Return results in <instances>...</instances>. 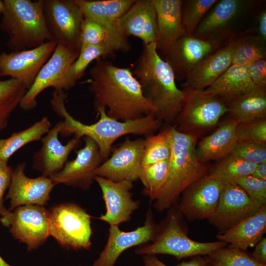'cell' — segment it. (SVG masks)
Masks as SVG:
<instances>
[{
    "mask_svg": "<svg viewBox=\"0 0 266 266\" xmlns=\"http://www.w3.org/2000/svg\"><path fill=\"white\" fill-rule=\"evenodd\" d=\"M88 89L96 107L106 109L107 115L122 121L133 120L156 110L144 98L141 87L130 68L120 67L99 58L89 71Z\"/></svg>",
    "mask_w": 266,
    "mask_h": 266,
    "instance_id": "1",
    "label": "cell"
},
{
    "mask_svg": "<svg viewBox=\"0 0 266 266\" xmlns=\"http://www.w3.org/2000/svg\"><path fill=\"white\" fill-rule=\"evenodd\" d=\"M66 98L63 90H54L51 100L53 110L64 119L60 134L63 136L73 134L81 138L90 137L98 146L103 160L109 156L113 143L119 137L127 134L146 136L153 134L161 126L162 122L154 113L135 120L122 121L109 117L102 106L96 107L100 116L97 122L83 124L68 113L65 103Z\"/></svg>",
    "mask_w": 266,
    "mask_h": 266,
    "instance_id": "2",
    "label": "cell"
},
{
    "mask_svg": "<svg viewBox=\"0 0 266 266\" xmlns=\"http://www.w3.org/2000/svg\"><path fill=\"white\" fill-rule=\"evenodd\" d=\"M132 72L144 98L156 110V117L167 124L175 121L186 94L177 87L174 72L158 54L155 42L144 45Z\"/></svg>",
    "mask_w": 266,
    "mask_h": 266,
    "instance_id": "3",
    "label": "cell"
},
{
    "mask_svg": "<svg viewBox=\"0 0 266 266\" xmlns=\"http://www.w3.org/2000/svg\"><path fill=\"white\" fill-rule=\"evenodd\" d=\"M0 23L12 52L34 48L51 41L43 12V0H4Z\"/></svg>",
    "mask_w": 266,
    "mask_h": 266,
    "instance_id": "4",
    "label": "cell"
},
{
    "mask_svg": "<svg viewBox=\"0 0 266 266\" xmlns=\"http://www.w3.org/2000/svg\"><path fill=\"white\" fill-rule=\"evenodd\" d=\"M165 218L158 224L154 240L138 246L134 252L138 255L166 254L178 260L190 257L205 256L212 251L227 246L224 242L196 241L187 235L183 223V216L178 203L168 209Z\"/></svg>",
    "mask_w": 266,
    "mask_h": 266,
    "instance_id": "5",
    "label": "cell"
},
{
    "mask_svg": "<svg viewBox=\"0 0 266 266\" xmlns=\"http://www.w3.org/2000/svg\"><path fill=\"white\" fill-rule=\"evenodd\" d=\"M171 146L167 179L154 200V207L161 212L177 202L182 193L191 184L207 175L205 163L201 162L196 149H187L168 138Z\"/></svg>",
    "mask_w": 266,
    "mask_h": 266,
    "instance_id": "6",
    "label": "cell"
},
{
    "mask_svg": "<svg viewBox=\"0 0 266 266\" xmlns=\"http://www.w3.org/2000/svg\"><path fill=\"white\" fill-rule=\"evenodd\" d=\"M91 216L79 205L64 203L48 210L49 235L64 248L78 250L91 246Z\"/></svg>",
    "mask_w": 266,
    "mask_h": 266,
    "instance_id": "7",
    "label": "cell"
},
{
    "mask_svg": "<svg viewBox=\"0 0 266 266\" xmlns=\"http://www.w3.org/2000/svg\"><path fill=\"white\" fill-rule=\"evenodd\" d=\"M186 94L175 120L179 132H195L215 126L228 109L225 100L204 90L183 89Z\"/></svg>",
    "mask_w": 266,
    "mask_h": 266,
    "instance_id": "8",
    "label": "cell"
},
{
    "mask_svg": "<svg viewBox=\"0 0 266 266\" xmlns=\"http://www.w3.org/2000/svg\"><path fill=\"white\" fill-rule=\"evenodd\" d=\"M43 12L51 41L79 52L84 16L73 0H43Z\"/></svg>",
    "mask_w": 266,
    "mask_h": 266,
    "instance_id": "9",
    "label": "cell"
},
{
    "mask_svg": "<svg viewBox=\"0 0 266 266\" xmlns=\"http://www.w3.org/2000/svg\"><path fill=\"white\" fill-rule=\"evenodd\" d=\"M0 222L30 251L38 248L50 236L48 210L43 206L26 205L8 210L0 217Z\"/></svg>",
    "mask_w": 266,
    "mask_h": 266,
    "instance_id": "10",
    "label": "cell"
},
{
    "mask_svg": "<svg viewBox=\"0 0 266 266\" xmlns=\"http://www.w3.org/2000/svg\"><path fill=\"white\" fill-rule=\"evenodd\" d=\"M79 52L61 45H57L53 54L38 72L33 84L23 97L20 107L28 110L36 105L38 95L48 87L55 90H68L67 73Z\"/></svg>",
    "mask_w": 266,
    "mask_h": 266,
    "instance_id": "11",
    "label": "cell"
},
{
    "mask_svg": "<svg viewBox=\"0 0 266 266\" xmlns=\"http://www.w3.org/2000/svg\"><path fill=\"white\" fill-rule=\"evenodd\" d=\"M56 46L49 41L31 49L0 53V76L16 79L28 90Z\"/></svg>",
    "mask_w": 266,
    "mask_h": 266,
    "instance_id": "12",
    "label": "cell"
},
{
    "mask_svg": "<svg viewBox=\"0 0 266 266\" xmlns=\"http://www.w3.org/2000/svg\"><path fill=\"white\" fill-rule=\"evenodd\" d=\"M106 243L92 266H114L121 254L128 249L152 242L156 235L158 224L154 219L150 207L143 225L135 230L124 232L119 226H109Z\"/></svg>",
    "mask_w": 266,
    "mask_h": 266,
    "instance_id": "13",
    "label": "cell"
},
{
    "mask_svg": "<svg viewBox=\"0 0 266 266\" xmlns=\"http://www.w3.org/2000/svg\"><path fill=\"white\" fill-rule=\"evenodd\" d=\"M262 207L253 201L236 183H226L215 210L207 220L221 233L255 214Z\"/></svg>",
    "mask_w": 266,
    "mask_h": 266,
    "instance_id": "14",
    "label": "cell"
},
{
    "mask_svg": "<svg viewBox=\"0 0 266 266\" xmlns=\"http://www.w3.org/2000/svg\"><path fill=\"white\" fill-rule=\"evenodd\" d=\"M85 145L76 153L75 158L67 161L57 173L50 177L54 185L63 184L83 190L90 188L96 169L102 159L98 146L89 137H84Z\"/></svg>",
    "mask_w": 266,
    "mask_h": 266,
    "instance_id": "15",
    "label": "cell"
},
{
    "mask_svg": "<svg viewBox=\"0 0 266 266\" xmlns=\"http://www.w3.org/2000/svg\"><path fill=\"white\" fill-rule=\"evenodd\" d=\"M221 47V43L184 35L160 57L172 69L175 79H185L201 61Z\"/></svg>",
    "mask_w": 266,
    "mask_h": 266,
    "instance_id": "16",
    "label": "cell"
},
{
    "mask_svg": "<svg viewBox=\"0 0 266 266\" xmlns=\"http://www.w3.org/2000/svg\"><path fill=\"white\" fill-rule=\"evenodd\" d=\"M224 185L206 175L189 186L178 203L183 217L190 221L207 219L215 210Z\"/></svg>",
    "mask_w": 266,
    "mask_h": 266,
    "instance_id": "17",
    "label": "cell"
},
{
    "mask_svg": "<svg viewBox=\"0 0 266 266\" xmlns=\"http://www.w3.org/2000/svg\"><path fill=\"white\" fill-rule=\"evenodd\" d=\"M144 139L127 138L111 157L96 169L95 174L113 181L138 180L141 167Z\"/></svg>",
    "mask_w": 266,
    "mask_h": 266,
    "instance_id": "18",
    "label": "cell"
},
{
    "mask_svg": "<svg viewBox=\"0 0 266 266\" xmlns=\"http://www.w3.org/2000/svg\"><path fill=\"white\" fill-rule=\"evenodd\" d=\"M102 192L106 211L99 218L109 225L119 226L128 222L133 212L139 207L140 201L132 199V182H115L96 175L94 178Z\"/></svg>",
    "mask_w": 266,
    "mask_h": 266,
    "instance_id": "19",
    "label": "cell"
},
{
    "mask_svg": "<svg viewBox=\"0 0 266 266\" xmlns=\"http://www.w3.org/2000/svg\"><path fill=\"white\" fill-rule=\"evenodd\" d=\"M26 166V164L22 163L13 169L5 197L9 200V211L26 205L44 206L49 200L50 194L55 186L49 177L41 175L32 178L27 176L24 172Z\"/></svg>",
    "mask_w": 266,
    "mask_h": 266,
    "instance_id": "20",
    "label": "cell"
},
{
    "mask_svg": "<svg viewBox=\"0 0 266 266\" xmlns=\"http://www.w3.org/2000/svg\"><path fill=\"white\" fill-rule=\"evenodd\" d=\"M251 2L245 0H218L196 29L194 36L220 43L230 34L235 22Z\"/></svg>",
    "mask_w": 266,
    "mask_h": 266,
    "instance_id": "21",
    "label": "cell"
},
{
    "mask_svg": "<svg viewBox=\"0 0 266 266\" xmlns=\"http://www.w3.org/2000/svg\"><path fill=\"white\" fill-rule=\"evenodd\" d=\"M62 127L61 121L50 129L41 138V147L33 156V168L43 176L50 177L62 170L69 154L81 143V138L74 136L63 144L58 138Z\"/></svg>",
    "mask_w": 266,
    "mask_h": 266,
    "instance_id": "22",
    "label": "cell"
},
{
    "mask_svg": "<svg viewBox=\"0 0 266 266\" xmlns=\"http://www.w3.org/2000/svg\"><path fill=\"white\" fill-rule=\"evenodd\" d=\"M118 25L127 36H135L140 39L144 45L156 41L157 13L151 0H135L119 19Z\"/></svg>",
    "mask_w": 266,
    "mask_h": 266,
    "instance_id": "23",
    "label": "cell"
},
{
    "mask_svg": "<svg viewBox=\"0 0 266 266\" xmlns=\"http://www.w3.org/2000/svg\"><path fill=\"white\" fill-rule=\"evenodd\" d=\"M157 13L156 50L162 55L184 35L181 24V0H151Z\"/></svg>",
    "mask_w": 266,
    "mask_h": 266,
    "instance_id": "24",
    "label": "cell"
},
{
    "mask_svg": "<svg viewBox=\"0 0 266 266\" xmlns=\"http://www.w3.org/2000/svg\"><path fill=\"white\" fill-rule=\"evenodd\" d=\"M233 39L208 56L186 76L184 89L204 90L232 65Z\"/></svg>",
    "mask_w": 266,
    "mask_h": 266,
    "instance_id": "25",
    "label": "cell"
},
{
    "mask_svg": "<svg viewBox=\"0 0 266 266\" xmlns=\"http://www.w3.org/2000/svg\"><path fill=\"white\" fill-rule=\"evenodd\" d=\"M266 231V206L226 231L219 233L217 240L229 246L246 251L261 240Z\"/></svg>",
    "mask_w": 266,
    "mask_h": 266,
    "instance_id": "26",
    "label": "cell"
},
{
    "mask_svg": "<svg viewBox=\"0 0 266 266\" xmlns=\"http://www.w3.org/2000/svg\"><path fill=\"white\" fill-rule=\"evenodd\" d=\"M91 45H104L116 52H128L131 44L127 36L116 24L99 22L84 17L80 28V49Z\"/></svg>",
    "mask_w": 266,
    "mask_h": 266,
    "instance_id": "27",
    "label": "cell"
},
{
    "mask_svg": "<svg viewBox=\"0 0 266 266\" xmlns=\"http://www.w3.org/2000/svg\"><path fill=\"white\" fill-rule=\"evenodd\" d=\"M237 124L231 118L200 141L196 148L199 159L205 163L222 159L230 155L237 143L235 135Z\"/></svg>",
    "mask_w": 266,
    "mask_h": 266,
    "instance_id": "28",
    "label": "cell"
},
{
    "mask_svg": "<svg viewBox=\"0 0 266 266\" xmlns=\"http://www.w3.org/2000/svg\"><path fill=\"white\" fill-rule=\"evenodd\" d=\"M225 101L237 124L266 119V88H255Z\"/></svg>",
    "mask_w": 266,
    "mask_h": 266,
    "instance_id": "29",
    "label": "cell"
},
{
    "mask_svg": "<svg viewBox=\"0 0 266 266\" xmlns=\"http://www.w3.org/2000/svg\"><path fill=\"white\" fill-rule=\"evenodd\" d=\"M256 87L247 71V65H232L210 86L204 90L225 100L249 92Z\"/></svg>",
    "mask_w": 266,
    "mask_h": 266,
    "instance_id": "30",
    "label": "cell"
},
{
    "mask_svg": "<svg viewBox=\"0 0 266 266\" xmlns=\"http://www.w3.org/2000/svg\"><path fill=\"white\" fill-rule=\"evenodd\" d=\"M135 0H73L84 17L106 24H116Z\"/></svg>",
    "mask_w": 266,
    "mask_h": 266,
    "instance_id": "31",
    "label": "cell"
},
{
    "mask_svg": "<svg viewBox=\"0 0 266 266\" xmlns=\"http://www.w3.org/2000/svg\"><path fill=\"white\" fill-rule=\"evenodd\" d=\"M51 127L48 118L44 116L28 128L14 133L6 138L0 139V161L7 163L12 155L23 146L41 139Z\"/></svg>",
    "mask_w": 266,
    "mask_h": 266,
    "instance_id": "32",
    "label": "cell"
},
{
    "mask_svg": "<svg viewBox=\"0 0 266 266\" xmlns=\"http://www.w3.org/2000/svg\"><path fill=\"white\" fill-rule=\"evenodd\" d=\"M257 165L232 155L222 159L207 175L224 184L235 182L238 179L250 175Z\"/></svg>",
    "mask_w": 266,
    "mask_h": 266,
    "instance_id": "33",
    "label": "cell"
},
{
    "mask_svg": "<svg viewBox=\"0 0 266 266\" xmlns=\"http://www.w3.org/2000/svg\"><path fill=\"white\" fill-rule=\"evenodd\" d=\"M27 91L25 86L16 79L0 80V131L6 127Z\"/></svg>",
    "mask_w": 266,
    "mask_h": 266,
    "instance_id": "34",
    "label": "cell"
},
{
    "mask_svg": "<svg viewBox=\"0 0 266 266\" xmlns=\"http://www.w3.org/2000/svg\"><path fill=\"white\" fill-rule=\"evenodd\" d=\"M232 65H248L255 61L266 59L265 43L258 35L233 38Z\"/></svg>",
    "mask_w": 266,
    "mask_h": 266,
    "instance_id": "35",
    "label": "cell"
},
{
    "mask_svg": "<svg viewBox=\"0 0 266 266\" xmlns=\"http://www.w3.org/2000/svg\"><path fill=\"white\" fill-rule=\"evenodd\" d=\"M115 52L111 47L104 45H88L81 49L77 58L71 65L67 73L68 90L83 75L87 67L93 61Z\"/></svg>",
    "mask_w": 266,
    "mask_h": 266,
    "instance_id": "36",
    "label": "cell"
},
{
    "mask_svg": "<svg viewBox=\"0 0 266 266\" xmlns=\"http://www.w3.org/2000/svg\"><path fill=\"white\" fill-rule=\"evenodd\" d=\"M169 159L141 166L140 168L138 180L144 187L143 194L151 200H155L166 181L169 169Z\"/></svg>",
    "mask_w": 266,
    "mask_h": 266,
    "instance_id": "37",
    "label": "cell"
},
{
    "mask_svg": "<svg viewBox=\"0 0 266 266\" xmlns=\"http://www.w3.org/2000/svg\"><path fill=\"white\" fill-rule=\"evenodd\" d=\"M206 266H262L246 251L228 246L204 256Z\"/></svg>",
    "mask_w": 266,
    "mask_h": 266,
    "instance_id": "38",
    "label": "cell"
},
{
    "mask_svg": "<svg viewBox=\"0 0 266 266\" xmlns=\"http://www.w3.org/2000/svg\"><path fill=\"white\" fill-rule=\"evenodd\" d=\"M218 0H182L181 24L184 35H193L203 18Z\"/></svg>",
    "mask_w": 266,
    "mask_h": 266,
    "instance_id": "39",
    "label": "cell"
},
{
    "mask_svg": "<svg viewBox=\"0 0 266 266\" xmlns=\"http://www.w3.org/2000/svg\"><path fill=\"white\" fill-rule=\"evenodd\" d=\"M144 139L141 166L152 165L168 160L171 146L165 130L157 134H151Z\"/></svg>",
    "mask_w": 266,
    "mask_h": 266,
    "instance_id": "40",
    "label": "cell"
},
{
    "mask_svg": "<svg viewBox=\"0 0 266 266\" xmlns=\"http://www.w3.org/2000/svg\"><path fill=\"white\" fill-rule=\"evenodd\" d=\"M235 135L237 142L266 144V119L237 124Z\"/></svg>",
    "mask_w": 266,
    "mask_h": 266,
    "instance_id": "41",
    "label": "cell"
},
{
    "mask_svg": "<svg viewBox=\"0 0 266 266\" xmlns=\"http://www.w3.org/2000/svg\"><path fill=\"white\" fill-rule=\"evenodd\" d=\"M230 155L259 165L266 162V144L237 142Z\"/></svg>",
    "mask_w": 266,
    "mask_h": 266,
    "instance_id": "42",
    "label": "cell"
},
{
    "mask_svg": "<svg viewBox=\"0 0 266 266\" xmlns=\"http://www.w3.org/2000/svg\"><path fill=\"white\" fill-rule=\"evenodd\" d=\"M255 203L266 206V180L256 178L248 175L235 181Z\"/></svg>",
    "mask_w": 266,
    "mask_h": 266,
    "instance_id": "43",
    "label": "cell"
},
{
    "mask_svg": "<svg viewBox=\"0 0 266 266\" xmlns=\"http://www.w3.org/2000/svg\"><path fill=\"white\" fill-rule=\"evenodd\" d=\"M249 77L257 88H266V59H262L247 65Z\"/></svg>",
    "mask_w": 266,
    "mask_h": 266,
    "instance_id": "44",
    "label": "cell"
},
{
    "mask_svg": "<svg viewBox=\"0 0 266 266\" xmlns=\"http://www.w3.org/2000/svg\"><path fill=\"white\" fill-rule=\"evenodd\" d=\"M12 171V168L7 165V163L0 161V216L8 211L3 205V197L5 191L9 187Z\"/></svg>",
    "mask_w": 266,
    "mask_h": 266,
    "instance_id": "45",
    "label": "cell"
},
{
    "mask_svg": "<svg viewBox=\"0 0 266 266\" xmlns=\"http://www.w3.org/2000/svg\"><path fill=\"white\" fill-rule=\"evenodd\" d=\"M142 257L143 266H167L155 255H143ZM177 266H206V264L204 257L198 256L193 257L189 261L183 262Z\"/></svg>",
    "mask_w": 266,
    "mask_h": 266,
    "instance_id": "46",
    "label": "cell"
},
{
    "mask_svg": "<svg viewBox=\"0 0 266 266\" xmlns=\"http://www.w3.org/2000/svg\"><path fill=\"white\" fill-rule=\"evenodd\" d=\"M253 258L257 262L266 265V238L263 237L255 245V248L251 254Z\"/></svg>",
    "mask_w": 266,
    "mask_h": 266,
    "instance_id": "47",
    "label": "cell"
},
{
    "mask_svg": "<svg viewBox=\"0 0 266 266\" xmlns=\"http://www.w3.org/2000/svg\"><path fill=\"white\" fill-rule=\"evenodd\" d=\"M258 36L264 41H266V11L263 9L258 19Z\"/></svg>",
    "mask_w": 266,
    "mask_h": 266,
    "instance_id": "48",
    "label": "cell"
},
{
    "mask_svg": "<svg viewBox=\"0 0 266 266\" xmlns=\"http://www.w3.org/2000/svg\"><path fill=\"white\" fill-rule=\"evenodd\" d=\"M251 175L258 179L266 180V162L257 165Z\"/></svg>",
    "mask_w": 266,
    "mask_h": 266,
    "instance_id": "49",
    "label": "cell"
},
{
    "mask_svg": "<svg viewBox=\"0 0 266 266\" xmlns=\"http://www.w3.org/2000/svg\"><path fill=\"white\" fill-rule=\"evenodd\" d=\"M0 266H12L6 263L0 256Z\"/></svg>",
    "mask_w": 266,
    "mask_h": 266,
    "instance_id": "50",
    "label": "cell"
},
{
    "mask_svg": "<svg viewBox=\"0 0 266 266\" xmlns=\"http://www.w3.org/2000/svg\"><path fill=\"white\" fill-rule=\"evenodd\" d=\"M3 7V2H1L0 0V12L2 11Z\"/></svg>",
    "mask_w": 266,
    "mask_h": 266,
    "instance_id": "51",
    "label": "cell"
},
{
    "mask_svg": "<svg viewBox=\"0 0 266 266\" xmlns=\"http://www.w3.org/2000/svg\"><path fill=\"white\" fill-rule=\"evenodd\" d=\"M266 266V265H263V266Z\"/></svg>",
    "mask_w": 266,
    "mask_h": 266,
    "instance_id": "52",
    "label": "cell"
},
{
    "mask_svg": "<svg viewBox=\"0 0 266 266\" xmlns=\"http://www.w3.org/2000/svg\"></svg>",
    "mask_w": 266,
    "mask_h": 266,
    "instance_id": "53",
    "label": "cell"
}]
</instances>
